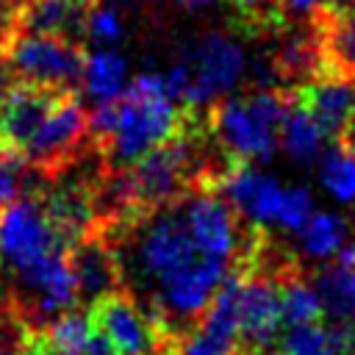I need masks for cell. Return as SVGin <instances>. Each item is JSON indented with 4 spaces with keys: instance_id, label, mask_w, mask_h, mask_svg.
Instances as JSON below:
<instances>
[{
    "instance_id": "e575fe53",
    "label": "cell",
    "mask_w": 355,
    "mask_h": 355,
    "mask_svg": "<svg viewBox=\"0 0 355 355\" xmlns=\"http://www.w3.org/2000/svg\"><path fill=\"white\" fill-rule=\"evenodd\" d=\"M100 3H108L114 8H141V6H147L153 0H100Z\"/></svg>"
},
{
    "instance_id": "ab89813d",
    "label": "cell",
    "mask_w": 355,
    "mask_h": 355,
    "mask_svg": "<svg viewBox=\"0 0 355 355\" xmlns=\"http://www.w3.org/2000/svg\"><path fill=\"white\" fill-rule=\"evenodd\" d=\"M349 128H352V130H355V116H352V125H349Z\"/></svg>"
},
{
    "instance_id": "e0dca14e",
    "label": "cell",
    "mask_w": 355,
    "mask_h": 355,
    "mask_svg": "<svg viewBox=\"0 0 355 355\" xmlns=\"http://www.w3.org/2000/svg\"><path fill=\"white\" fill-rule=\"evenodd\" d=\"M327 141L330 136L313 119V114L302 105V100H288L280 119V130H277V147L283 150V155L300 166H308L319 161Z\"/></svg>"
},
{
    "instance_id": "ba28073f",
    "label": "cell",
    "mask_w": 355,
    "mask_h": 355,
    "mask_svg": "<svg viewBox=\"0 0 355 355\" xmlns=\"http://www.w3.org/2000/svg\"><path fill=\"white\" fill-rule=\"evenodd\" d=\"M86 133H89L86 108L72 92H61L53 108L47 111V116L42 119V125L22 147V155L39 172H58L67 164V158L75 155Z\"/></svg>"
},
{
    "instance_id": "d590c367",
    "label": "cell",
    "mask_w": 355,
    "mask_h": 355,
    "mask_svg": "<svg viewBox=\"0 0 355 355\" xmlns=\"http://www.w3.org/2000/svg\"><path fill=\"white\" fill-rule=\"evenodd\" d=\"M11 80H14V78H11L8 67H6V58H3V47H0V94H3L8 86H11Z\"/></svg>"
},
{
    "instance_id": "9a60e30c",
    "label": "cell",
    "mask_w": 355,
    "mask_h": 355,
    "mask_svg": "<svg viewBox=\"0 0 355 355\" xmlns=\"http://www.w3.org/2000/svg\"><path fill=\"white\" fill-rule=\"evenodd\" d=\"M302 105L313 114V119L324 128L330 139L341 136L355 116V80L347 75L316 78L305 89Z\"/></svg>"
},
{
    "instance_id": "d6986e66",
    "label": "cell",
    "mask_w": 355,
    "mask_h": 355,
    "mask_svg": "<svg viewBox=\"0 0 355 355\" xmlns=\"http://www.w3.org/2000/svg\"><path fill=\"white\" fill-rule=\"evenodd\" d=\"M313 25L319 31L324 61H330L338 75L355 80V0L322 8L313 17Z\"/></svg>"
},
{
    "instance_id": "603a6c76",
    "label": "cell",
    "mask_w": 355,
    "mask_h": 355,
    "mask_svg": "<svg viewBox=\"0 0 355 355\" xmlns=\"http://www.w3.org/2000/svg\"><path fill=\"white\" fill-rule=\"evenodd\" d=\"M297 239H300V250L305 258L333 261L341 252V247L349 241V227L341 214L316 208L308 216V222L297 230Z\"/></svg>"
},
{
    "instance_id": "83f0119b",
    "label": "cell",
    "mask_w": 355,
    "mask_h": 355,
    "mask_svg": "<svg viewBox=\"0 0 355 355\" xmlns=\"http://www.w3.org/2000/svg\"><path fill=\"white\" fill-rule=\"evenodd\" d=\"M31 164L22 153L0 144V205L19 200L31 183Z\"/></svg>"
},
{
    "instance_id": "7402d4cb",
    "label": "cell",
    "mask_w": 355,
    "mask_h": 355,
    "mask_svg": "<svg viewBox=\"0 0 355 355\" xmlns=\"http://www.w3.org/2000/svg\"><path fill=\"white\" fill-rule=\"evenodd\" d=\"M313 286L333 322L355 327V244L347 241L333 258V266H327Z\"/></svg>"
},
{
    "instance_id": "6da1fadb",
    "label": "cell",
    "mask_w": 355,
    "mask_h": 355,
    "mask_svg": "<svg viewBox=\"0 0 355 355\" xmlns=\"http://www.w3.org/2000/svg\"><path fill=\"white\" fill-rule=\"evenodd\" d=\"M241 227L219 194H183L139 219L114 252L119 277L161 322L189 324L230 277Z\"/></svg>"
},
{
    "instance_id": "d4e9b609",
    "label": "cell",
    "mask_w": 355,
    "mask_h": 355,
    "mask_svg": "<svg viewBox=\"0 0 355 355\" xmlns=\"http://www.w3.org/2000/svg\"><path fill=\"white\" fill-rule=\"evenodd\" d=\"M94 322L92 316L86 313H78V311H64L53 319L44 322L42 327V344L50 347V349H58V352H67V355H83L86 344L92 341L94 336Z\"/></svg>"
},
{
    "instance_id": "1f68e13d",
    "label": "cell",
    "mask_w": 355,
    "mask_h": 355,
    "mask_svg": "<svg viewBox=\"0 0 355 355\" xmlns=\"http://www.w3.org/2000/svg\"><path fill=\"white\" fill-rule=\"evenodd\" d=\"M327 6L330 0H280L283 17H297V19H313Z\"/></svg>"
},
{
    "instance_id": "7c38bea8",
    "label": "cell",
    "mask_w": 355,
    "mask_h": 355,
    "mask_svg": "<svg viewBox=\"0 0 355 355\" xmlns=\"http://www.w3.org/2000/svg\"><path fill=\"white\" fill-rule=\"evenodd\" d=\"M283 327L280 288L266 277H247L239 283V341L263 349L277 341Z\"/></svg>"
},
{
    "instance_id": "f546056e",
    "label": "cell",
    "mask_w": 355,
    "mask_h": 355,
    "mask_svg": "<svg viewBox=\"0 0 355 355\" xmlns=\"http://www.w3.org/2000/svg\"><path fill=\"white\" fill-rule=\"evenodd\" d=\"M31 338H22V327L14 319L8 300L0 297V355H19Z\"/></svg>"
},
{
    "instance_id": "ac0fdd59",
    "label": "cell",
    "mask_w": 355,
    "mask_h": 355,
    "mask_svg": "<svg viewBox=\"0 0 355 355\" xmlns=\"http://www.w3.org/2000/svg\"><path fill=\"white\" fill-rule=\"evenodd\" d=\"M128 83H130V67L116 47H94L83 55L80 86L83 94L92 100V105L116 103L125 94Z\"/></svg>"
},
{
    "instance_id": "52a82bcc",
    "label": "cell",
    "mask_w": 355,
    "mask_h": 355,
    "mask_svg": "<svg viewBox=\"0 0 355 355\" xmlns=\"http://www.w3.org/2000/svg\"><path fill=\"white\" fill-rule=\"evenodd\" d=\"M69 241L50 222L39 200L19 197L0 214V266L8 277H19L39 263L67 252Z\"/></svg>"
},
{
    "instance_id": "44dd1931",
    "label": "cell",
    "mask_w": 355,
    "mask_h": 355,
    "mask_svg": "<svg viewBox=\"0 0 355 355\" xmlns=\"http://www.w3.org/2000/svg\"><path fill=\"white\" fill-rule=\"evenodd\" d=\"M83 14L86 8L72 0H19L14 31L83 39Z\"/></svg>"
},
{
    "instance_id": "9c48e42d",
    "label": "cell",
    "mask_w": 355,
    "mask_h": 355,
    "mask_svg": "<svg viewBox=\"0 0 355 355\" xmlns=\"http://www.w3.org/2000/svg\"><path fill=\"white\" fill-rule=\"evenodd\" d=\"M222 200L255 227H277L286 183L255 164H239L222 178Z\"/></svg>"
},
{
    "instance_id": "2e32d148",
    "label": "cell",
    "mask_w": 355,
    "mask_h": 355,
    "mask_svg": "<svg viewBox=\"0 0 355 355\" xmlns=\"http://www.w3.org/2000/svg\"><path fill=\"white\" fill-rule=\"evenodd\" d=\"M39 202L44 214L50 216V222L58 227V233L69 244L89 236L94 225V197L83 189V183H75V180L58 183Z\"/></svg>"
},
{
    "instance_id": "74e56055",
    "label": "cell",
    "mask_w": 355,
    "mask_h": 355,
    "mask_svg": "<svg viewBox=\"0 0 355 355\" xmlns=\"http://www.w3.org/2000/svg\"><path fill=\"white\" fill-rule=\"evenodd\" d=\"M72 3H78V6H83V8H89L92 3H97V0H72Z\"/></svg>"
},
{
    "instance_id": "30bf717a",
    "label": "cell",
    "mask_w": 355,
    "mask_h": 355,
    "mask_svg": "<svg viewBox=\"0 0 355 355\" xmlns=\"http://www.w3.org/2000/svg\"><path fill=\"white\" fill-rule=\"evenodd\" d=\"M94 327L108 338L116 355H155L158 327L153 316L130 297L108 294L92 305Z\"/></svg>"
},
{
    "instance_id": "cb8c5ba5",
    "label": "cell",
    "mask_w": 355,
    "mask_h": 355,
    "mask_svg": "<svg viewBox=\"0 0 355 355\" xmlns=\"http://www.w3.org/2000/svg\"><path fill=\"white\" fill-rule=\"evenodd\" d=\"M319 186L338 205H355V147L336 141L319 155Z\"/></svg>"
},
{
    "instance_id": "8992f818",
    "label": "cell",
    "mask_w": 355,
    "mask_h": 355,
    "mask_svg": "<svg viewBox=\"0 0 355 355\" xmlns=\"http://www.w3.org/2000/svg\"><path fill=\"white\" fill-rule=\"evenodd\" d=\"M3 58L17 83L50 89V92H69L80 83L83 69V47L78 39L55 36V33H31V31H11L3 42Z\"/></svg>"
},
{
    "instance_id": "5bb4252c",
    "label": "cell",
    "mask_w": 355,
    "mask_h": 355,
    "mask_svg": "<svg viewBox=\"0 0 355 355\" xmlns=\"http://www.w3.org/2000/svg\"><path fill=\"white\" fill-rule=\"evenodd\" d=\"M69 266H72V275H75L78 300H86L89 305H94L97 300L114 294V288L119 283L116 258L97 239L86 236V239L75 241V247L69 252Z\"/></svg>"
},
{
    "instance_id": "5b68a950",
    "label": "cell",
    "mask_w": 355,
    "mask_h": 355,
    "mask_svg": "<svg viewBox=\"0 0 355 355\" xmlns=\"http://www.w3.org/2000/svg\"><path fill=\"white\" fill-rule=\"evenodd\" d=\"M197 166V147L189 139H169L153 153L141 155L108 186V200L116 208H158L180 197V189Z\"/></svg>"
},
{
    "instance_id": "4dcf8cb0",
    "label": "cell",
    "mask_w": 355,
    "mask_h": 355,
    "mask_svg": "<svg viewBox=\"0 0 355 355\" xmlns=\"http://www.w3.org/2000/svg\"><path fill=\"white\" fill-rule=\"evenodd\" d=\"M247 19L255 22H269V19H280V0H230Z\"/></svg>"
},
{
    "instance_id": "d6a6232c",
    "label": "cell",
    "mask_w": 355,
    "mask_h": 355,
    "mask_svg": "<svg viewBox=\"0 0 355 355\" xmlns=\"http://www.w3.org/2000/svg\"><path fill=\"white\" fill-rule=\"evenodd\" d=\"M17 6H19V0H0V42L14 31Z\"/></svg>"
},
{
    "instance_id": "8fae6325",
    "label": "cell",
    "mask_w": 355,
    "mask_h": 355,
    "mask_svg": "<svg viewBox=\"0 0 355 355\" xmlns=\"http://www.w3.org/2000/svg\"><path fill=\"white\" fill-rule=\"evenodd\" d=\"M239 283L241 277L230 275L214 294L211 305L202 313V324L191 333L178 355H233L239 341Z\"/></svg>"
},
{
    "instance_id": "7a4b0ae2",
    "label": "cell",
    "mask_w": 355,
    "mask_h": 355,
    "mask_svg": "<svg viewBox=\"0 0 355 355\" xmlns=\"http://www.w3.org/2000/svg\"><path fill=\"white\" fill-rule=\"evenodd\" d=\"M180 125V103L169 94L164 75L144 69L130 78L116 103L89 111V133H94L116 166H130L141 155L175 139Z\"/></svg>"
},
{
    "instance_id": "277c9868",
    "label": "cell",
    "mask_w": 355,
    "mask_h": 355,
    "mask_svg": "<svg viewBox=\"0 0 355 355\" xmlns=\"http://www.w3.org/2000/svg\"><path fill=\"white\" fill-rule=\"evenodd\" d=\"M288 97L275 89L227 94L216 103L214 133L222 150L244 164H269L277 155V130Z\"/></svg>"
},
{
    "instance_id": "4316f807",
    "label": "cell",
    "mask_w": 355,
    "mask_h": 355,
    "mask_svg": "<svg viewBox=\"0 0 355 355\" xmlns=\"http://www.w3.org/2000/svg\"><path fill=\"white\" fill-rule=\"evenodd\" d=\"M125 36V22L119 17V8L108 3H92L83 14V39L94 42L97 47H116Z\"/></svg>"
},
{
    "instance_id": "836d02e7",
    "label": "cell",
    "mask_w": 355,
    "mask_h": 355,
    "mask_svg": "<svg viewBox=\"0 0 355 355\" xmlns=\"http://www.w3.org/2000/svg\"><path fill=\"white\" fill-rule=\"evenodd\" d=\"M19 355H67V352L50 349V347H44V344H36V338H31V341L25 344V349H22Z\"/></svg>"
},
{
    "instance_id": "f1b7e54d",
    "label": "cell",
    "mask_w": 355,
    "mask_h": 355,
    "mask_svg": "<svg viewBox=\"0 0 355 355\" xmlns=\"http://www.w3.org/2000/svg\"><path fill=\"white\" fill-rule=\"evenodd\" d=\"M316 211V200L311 194L308 186H297V183H286V197H283V208H280V219H277V230L286 233H297L308 216Z\"/></svg>"
},
{
    "instance_id": "f35d334b",
    "label": "cell",
    "mask_w": 355,
    "mask_h": 355,
    "mask_svg": "<svg viewBox=\"0 0 355 355\" xmlns=\"http://www.w3.org/2000/svg\"><path fill=\"white\" fill-rule=\"evenodd\" d=\"M344 3H352V0H330V6H344Z\"/></svg>"
},
{
    "instance_id": "484cf974",
    "label": "cell",
    "mask_w": 355,
    "mask_h": 355,
    "mask_svg": "<svg viewBox=\"0 0 355 355\" xmlns=\"http://www.w3.org/2000/svg\"><path fill=\"white\" fill-rule=\"evenodd\" d=\"M280 313H283L286 327L322 319L324 305H322L316 286L308 280H291V283L280 286Z\"/></svg>"
},
{
    "instance_id": "3957f363",
    "label": "cell",
    "mask_w": 355,
    "mask_h": 355,
    "mask_svg": "<svg viewBox=\"0 0 355 355\" xmlns=\"http://www.w3.org/2000/svg\"><path fill=\"white\" fill-rule=\"evenodd\" d=\"M250 55L244 44L230 33H202L186 44L172 67H166L164 83L180 105H211L225 100L247 75Z\"/></svg>"
},
{
    "instance_id": "ffe728a7",
    "label": "cell",
    "mask_w": 355,
    "mask_h": 355,
    "mask_svg": "<svg viewBox=\"0 0 355 355\" xmlns=\"http://www.w3.org/2000/svg\"><path fill=\"white\" fill-rule=\"evenodd\" d=\"M280 355H352L355 352V327L322 319L308 324H291L277 336Z\"/></svg>"
},
{
    "instance_id": "8d00e7d4",
    "label": "cell",
    "mask_w": 355,
    "mask_h": 355,
    "mask_svg": "<svg viewBox=\"0 0 355 355\" xmlns=\"http://www.w3.org/2000/svg\"><path fill=\"white\" fill-rule=\"evenodd\" d=\"M180 3H186V6H208L214 0H180Z\"/></svg>"
},
{
    "instance_id": "4fadbf2b",
    "label": "cell",
    "mask_w": 355,
    "mask_h": 355,
    "mask_svg": "<svg viewBox=\"0 0 355 355\" xmlns=\"http://www.w3.org/2000/svg\"><path fill=\"white\" fill-rule=\"evenodd\" d=\"M58 94L61 92L28 86V83H11L0 94V144L22 153V147L42 125Z\"/></svg>"
}]
</instances>
